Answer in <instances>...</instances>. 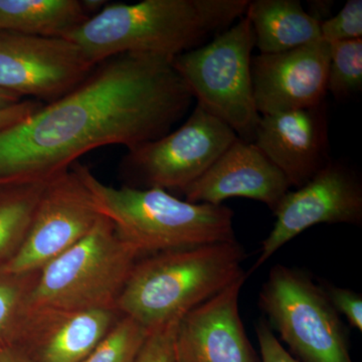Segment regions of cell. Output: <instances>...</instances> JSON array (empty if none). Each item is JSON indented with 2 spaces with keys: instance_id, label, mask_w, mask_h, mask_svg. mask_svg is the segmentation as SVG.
<instances>
[{
  "instance_id": "cell-1",
  "label": "cell",
  "mask_w": 362,
  "mask_h": 362,
  "mask_svg": "<svg viewBox=\"0 0 362 362\" xmlns=\"http://www.w3.org/2000/svg\"><path fill=\"white\" fill-rule=\"evenodd\" d=\"M194 98L171 59L124 54L70 93L0 131V185L49 180L87 152L128 150L170 132Z\"/></svg>"
},
{
  "instance_id": "cell-2",
  "label": "cell",
  "mask_w": 362,
  "mask_h": 362,
  "mask_svg": "<svg viewBox=\"0 0 362 362\" xmlns=\"http://www.w3.org/2000/svg\"><path fill=\"white\" fill-rule=\"evenodd\" d=\"M249 0H144L106 4L63 39L94 65L124 54L171 59L206 45L246 13Z\"/></svg>"
},
{
  "instance_id": "cell-3",
  "label": "cell",
  "mask_w": 362,
  "mask_h": 362,
  "mask_svg": "<svg viewBox=\"0 0 362 362\" xmlns=\"http://www.w3.org/2000/svg\"><path fill=\"white\" fill-rule=\"evenodd\" d=\"M238 240L149 255L138 259L116 310L149 331L178 321L246 274Z\"/></svg>"
},
{
  "instance_id": "cell-4",
  "label": "cell",
  "mask_w": 362,
  "mask_h": 362,
  "mask_svg": "<svg viewBox=\"0 0 362 362\" xmlns=\"http://www.w3.org/2000/svg\"><path fill=\"white\" fill-rule=\"evenodd\" d=\"M71 166L100 213L141 257L237 240L230 207L181 201L161 188L110 187L80 162Z\"/></svg>"
},
{
  "instance_id": "cell-5",
  "label": "cell",
  "mask_w": 362,
  "mask_h": 362,
  "mask_svg": "<svg viewBox=\"0 0 362 362\" xmlns=\"http://www.w3.org/2000/svg\"><path fill=\"white\" fill-rule=\"evenodd\" d=\"M140 258V252L103 216L77 244L40 269L30 299L32 308L116 310L119 296Z\"/></svg>"
},
{
  "instance_id": "cell-6",
  "label": "cell",
  "mask_w": 362,
  "mask_h": 362,
  "mask_svg": "<svg viewBox=\"0 0 362 362\" xmlns=\"http://www.w3.org/2000/svg\"><path fill=\"white\" fill-rule=\"evenodd\" d=\"M254 47L251 21L244 16L211 42L173 61L197 106L252 143L261 119L252 90Z\"/></svg>"
},
{
  "instance_id": "cell-7",
  "label": "cell",
  "mask_w": 362,
  "mask_h": 362,
  "mask_svg": "<svg viewBox=\"0 0 362 362\" xmlns=\"http://www.w3.org/2000/svg\"><path fill=\"white\" fill-rule=\"evenodd\" d=\"M271 329L299 362H354L339 314L304 272L276 265L259 295Z\"/></svg>"
},
{
  "instance_id": "cell-8",
  "label": "cell",
  "mask_w": 362,
  "mask_h": 362,
  "mask_svg": "<svg viewBox=\"0 0 362 362\" xmlns=\"http://www.w3.org/2000/svg\"><path fill=\"white\" fill-rule=\"evenodd\" d=\"M238 136L195 106L178 129L128 150L121 169L135 188L182 192L213 165Z\"/></svg>"
},
{
  "instance_id": "cell-9",
  "label": "cell",
  "mask_w": 362,
  "mask_h": 362,
  "mask_svg": "<svg viewBox=\"0 0 362 362\" xmlns=\"http://www.w3.org/2000/svg\"><path fill=\"white\" fill-rule=\"evenodd\" d=\"M103 216L71 166L47 181L23 247L0 270L40 271L86 237Z\"/></svg>"
},
{
  "instance_id": "cell-10",
  "label": "cell",
  "mask_w": 362,
  "mask_h": 362,
  "mask_svg": "<svg viewBox=\"0 0 362 362\" xmlns=\"http://www.w3.org/2000/svg\"><path fill=\"white\" fill-rule=\"evenodd\" d=\"M63 37L0 33V89L44 104L77 88L95 66Z\"/></svg>"
},
{
  "instance_id": "cell-11",
  "label": "cell",
  "mask_w": 362,
  "mask_h": 362,
  "mask_svg": "<svg viewBox=\"0 0 362 362\" xmlns=\"http://www.w3.org/2000/svg\"><path fill=\"white\" fill-rule=\"evenodd\" d=\"M274 216L277 220L262 243L259 258L249 274L312 226L321 223L361 225V181L349 166L331 161L308 182L288 192Z\"/></svg>"
},
{
  "instance_id": "cell-12",
  "label": "cell",
  "mask_w": 362,
  "mask_h": 362,
  "mask_svg": "<svg viewBox=\"0 0 362 362\" xmlns=\"http://www.w3.org/2000/svg\"><path fill=\"white\" fill-rule=\"evenodd\" d=\"M330 44L322 39L252 59L255 104L259 115L313 108L327 95Z\"/></svg>"
},
{
  "instance_id": "cell-13",
  "label": "cell",
  "mask_w": 362,
  "mask_h": 362,
  "mask_svg": "<svg viewBox=\"0 0 362 362\" xmlns=\"http://www.w3.org/2000/svg\"><path fill=\"white\" fill-rule=\"evenodd\" d=\"M252 143L291 187H301L332 161L326 101L313 108L261 116Z\"/></svg>"
},
{
  "instance_id": "cell-14",
  "label": "cell",
  "mask_w": 362,
  "mask_h": 362,
  "mask_svg": "<svg viewBox=\"0 0 362 362\" xmlns=\"http://www.w3.org/2000/svg\"><path fill=\"white\" fill-rule=\"evenodd\" d=\"M246 273L185 314L178 324L176 358L181 362H259L240 315Z\"/></svg>"
},
{
  "instance_id": "cell-15",
  "label": "cell",
  "mask_w": 362,
  "mask_h": 362,
  "mask_svg": "<svg viewBox=\"0 0 362 362\" xmlns=\"http://www.w3.org/2000/svg\"><path fill=\"white\" fill-rule=\"evenodd\" d=\"M289 181L252 142L239 137L194 183L182 190L185 201L220 206L226 199L244 197L275 211L290 192Z\"/></svg>"
},
{
  "instance_id": "cell-16",
  "label": "cell",
  "mask_w": 362,
  "mask_h": 362,
  "mask_svg": "<svg viewBox=\"0 0 362 362\" xmlns=\"http://www.w3.org/2000/svg\"><path fill=\"white\" fill-rule=\"evenodd\" d=\"M120 316L110 309L32 308L13 349L28 362H82Z\"/></svg>"
},
{
  "instance_id": "cell-17",
  "label": "cell",
  "mask_w": 362,
  "mask_h": 362,
  "mask_svg": "<svg viewBox=\"0 0 362 362\" xmlns=\"http://www.w3.org/2000/svg\"><path fill=\"white\" fill-rule=\"evenodd\" d=\"M245 16L251 21L259 54H279L321 40L320 23L299 0H252Z\"/></svg>"
},
{
  "instance_id": "cell-18",
  "label": "cell",
  "mask_w": 362,
  "mask_h": 362,
  "mask_svg": "<svg viewBox=\"0 0 362 362\" xmlns=\"http://www.w3.org/2000/svg\"><path fill=\"white\" fill-rule=\"evenodd\" d=\"M89 18L82 0H0V33L65 37Z\"/></svg>"
},
{
  "instance_id": "cell-19",
  "label": "cell",
  "mask_w": 362,
  "mask_h": 362,
  "mask_svg": "<svg viewBox=\"0 0 362 362\" xmlns=\"http://www.w3.org/2000/svg\"><path fill=\"white\" fill-rule=\"evenodd\" d=\"M47 181L0 185V268L23 247Z\"/></svg>"
},
{
  "instance_id": "cell-20",
  "label": "cell",
  "mask_w": 362,
  "mask_h": 362,
  "mask_svg": "<svg viewBox=\"0 0 362 362\" xmlns=\"http://www.w3.org/2000/svg\"><path fill=\"white\" fill-rule=\"evenodd\" d=\"M40 271L9 273L0 270V349L13 347L28 314Z\"/></svg>"
},
{
  "instance_id": "cell-21",
  "label": "cell",
  "mask_w": 362,
  "mask_h": 362,
  "mask_svg": "<svg viewBox=\"0 0 362 362\" xmlns=\"http://www.w3.org/2000/svg\"><path fill=\"white\" fill-rule=\"evenodd\" d=\"M330 44L327 90L337 99H346L362 89V39Z\"/></svg>"
},
{
  "instance_id": "cell-22",
  "label": "cell",
  "mask_w": 362,
  "mask_h": 362,
  "mask_svg": "<svg viewBox=\"0 0 362 362\" xmlns=\"http://www.w3.org/2000/svg\"><path fill=\"white\" fill-rule=\"evenodd\" d=\"M149 333L130 317L121 315L82 362H134Z\"/></svg>"
},
{
  "instance_id": "cell-23",
  "label": "cell",
  "mask_w": 362,
  "mask_h": 362,
  "mask_svg": "<svg viewBox=\"0 0 362 362\" xmlns=\"http://www.w3.org/2000/svg\"><path fill=\"white\" fill-rule=\"evenodd\" d=\"M320 30L327 42L362 39L361 0H349L339 13L321 23Z\"/></svg>"
},
{
  "instance_id": "cell-24",
  "label": "cell",
  "mask_w": 362,
  "mask_h": 362,
  "mask_svg": "<svg viewBox=\"0 0 362 362\" xmlns=\"http://www.w3.org/2000/svg\"><path fill=\"white\" fill-rule=\"evenodd\" d=\"M180 321L150 331L134 362H175L176 334Z\"/></svg>"
},
{
  "instance_id": "cell-25",
  "label": "cell",
  "mask_w": 362,
  "mask_h": 362,
  "mask_svg": "<svg viewBox=\"0 0 362 362\" xmlns=\"http://www.w3.org/2000/svg\"><path fill=\"white\" fill-rule=\"evenodd\" d=\"M323 289L337 313L342 314L351 327L362 331L361 294L335 286H325Z\"/></svg>"
},
{
  "instance_id": "cell-26",
  "label": "cell",
  "mask_w": 362,
  "mask_h": 362,
  "mask_svg": "<svg viewBox=\"0 0 362 362\" xmlns=\"http://www.w3.org/2000/svg\"><path fill=\"white\" fill-rule=\"evenodd\" d=\"M261 362H299L284 349L265 318L259 319L256 324Z\"/></svg>"
},
{
  "instance_id": "cell-27",
  "label": "cell",
  "mask_w": 362,
  "mask_h": 362,
  "mask_svg": "<svg viewBox=\"0 0 362 362\" xmlns=\"http://www.w3.org/2000/svg\"><path fill=\"white\" fill-rule=\"evenodd\" d=\"M44 103L35 100H23L21 103L0 110V131L11 127L25 120Z\"/></svg>"
},
{
  "instance_id": "cell-28",
  "label": "cell",
  "mask_w": 362,
  "mask_h": 362,
  "mask_svg": "<svg viewBox=\"0 0 362 362\" xmlns=\"http://www.w3.org/2000/svg\"><path fill=\"white\" fill-rule=\"evenodd\" d=\"M309 4V16H312L314 20L318 21L319 23H324L332 16L333 1L328 0H311L308 1Z\"/></svg>"
},
{
  "instance_id": "cell-29",
  "label": "cell",
  "mask_w": 362,
  "mask_h": 362,
  "mask_svg": "<svg viewBox=\"0 0 362 362\" xmlns=\"http://www.w3.org/2000/svg\"><path fill=\"white\" fill-rule=\"evenodd\" d=\"M0 362H28L18 350L13 347L0 349Z\"/></svg>"
},
{
  "instance_id": "cell-30",
  "label": "cell",
  "mask_w": 362,
  "mask_h": 362,
  "mask_svg": "<svg viewBox=\"0 0 362 362\" xmlns=\"http://www.w3.org/2000/svg\"><path fill=\"white\" fill-rule=\"evenodd\" d=\"M23 98L8 92V90L0 89V110L14 106V105L21 103Z\"/></svg>"
},
{
  "instance_id": "cell-31",
  "label": "cell",
  "mask_w": 362,
  "mask_h": 362,
  "mask_svg": "<svg viewBox=\"0 0 362 362\" xmlns=\"http://www.w3.org/2000/svg\"><path fill=\"white\" fill-rule=\"evenodd\" d=\"M175 362H181L180 361H178L177 358H176V361Z\"/></svg>"
}]
</instances>
